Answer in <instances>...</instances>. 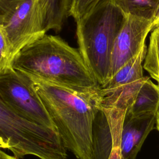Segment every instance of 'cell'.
<instances>
[{
  "label": "cell",
  "instance_id": "cell-1",
  "mask_svg": "<svg viewBox=\"0 0 159 159\" xmlns=\"http://www.w3.org/2000/svg\"><path fill=\"white\" fill-rule=\"evenodd\" d=\"M11 66L32 79L77 91L101 88L78 49L58 35L45 34L22 48Z\"/></svg>",
  "mask_w": 159,
  "mask_h": 159
},
{
  "label": "cell",
  "instance_id": "cell-2",
  "mask_svg": "<svg viewBox=\"0 0 159 159\" xmlns=\"http://www.w3.org/2000/svg\"><path fill=\"white\" fill-rule=\"evenodd\" d=\"M30 79L66 148L78 159H93V124L100 107V88L77 91Z\"/></svg>",
  "mask_w": 159,
  "mask_h": 159
},
{
  "label": "cell",
  "instance_id": "cell-3",
  "mask_svg": "<svg viewBox=\"0 0 159 159\" xmlns=\"http://www.w3.org/2000/svg\"><path fill=\"white\" fill-rule=\"evenodd\" d=\"M125 18L113 0H101L76 22L78 50L100 86L107 81L114 43Z\"/></svg>",
  "mask_w": 159,
  "mask_h": 159
},
{
  "label": "cell",
  "instance_id": "cell-4",
  "mask_svg": "<svg viewBox=\"0 0 159 159\" xmlns=\"http://www.w3.org/2000/svg\"><path fill=\"white\" fill-rule=\"evenodd\" d=\"M0 148L17 159H67V149L57 130L30 122L17 115L0 98Z\"/></svg>",
  "mask_w": 159,
  "mask_h": 159
},
{
  "label": "cell",
  "instance_id": "cell-5",
  "mask_svg": "<svg viewBox=\"0 0 159 159\" xmlns=\"http://www.w3.org/2000/svg\"><path fill=\"white\" fill-rule=\"evenodd\" d=\"M0 98L22 118L57 130L34 88L32 80L12 67L0 71Z\"/></svg>",
  "mask_w": 159,
  "mask_h": 159
},
{
  "label": "cell",
  "instance_id": "cell-6",
  "mask_svg": "<svg viewBox=\"0 0 159 159\" xmlns=\"http://www.w3.org/2000/svg\"><path fill=\"white\" fill-rule=\"evenodd\" d=\"M2 25L12 60L22 48L42 38L47 33L38 0L24 1L9 20Z\"/></svg>",
  "mask_w": 159,
  "mask_h": 159
},
{
  "label": "cell",
  "instance_id": "cell-7",
  "mask_svg": "<svg viewBox=\"0 0 159 159\" xmlns=\"http://www.w3.org/2000/svg\"><path fill=\"white\" fill-rule=\"evenodd\" d=\"M152 30V20L126 16L114 43L107 81L124 64L139 53L145 45L147 35Z\"/></svg>",
  "mask_w": 159,
  "mask_h": 159
},
{
  "label": "cell",
  "instance_id": "cell-8",
  "mask_svg": "<svg viewBox=\"0 0 159 159\" xmlns=\"http://www.w3.org/2000/svg\"><path fill=\"white\" fill-rule=\"evenodd\" d=\"M155 114L136 116L125 114L123 122L120 148L123 159H136L150 132L155 128Z\"/></svg>",
  "mask_w": 159,
  "mask_h": 159
},
{
  "label": "cell",
  "instance_id": "cell-9",
  "mask_svg": "<svg viewBox=\"0 0 159 159\" xmlns=\"http://www.w3.org/2000/svg\"><path fill=\"white\" fill-rule=\"evenodd\" d=\"M46 32H59L70 16L72 0H38Z\"/></svg>",
  "mask_w": 159,
  "mask_h": 159
},
{
  "label": "cell",
  "instance_id": "cell-10",
  "mask_svg": "<svg viewBox=\"0 0 159 159\" xmlns=\"http://www.w3.org/2000/svg\"><path fill=\"white\" fill-rule=\"evenodd\" d=\"M146 44L139 53L124 64L101 88L111 89L125 85L143 77V62L147 52Z\"/></svg>",
  "mask_w": 159,
  "mask_h": 159
},
{
  "label": "cell",
  "instance_id": "cell-11",
  "mask_svg": "<svg viewBox=\"0 0 159 159\" xmlns=\"http://www.w3.org/2000/svg\"><path fill=\"white\" fill-rule=\"evenodd\" d=\"M158 107L159 84L152 82L148 77L140 87L126 114L136 116L146 114H156Z\"/></svg>",
  "mask_w": 159,
  "mask_h": 159
},
{
  "label": "cell",
  "instance_id": "cell-12",
  "mask_svg": "<svg viewBox=\"0 0 159 159\" xmlns=\"http://www.w3.org/2000/svg\"><path fill=\"white\" fill-rule=\"evenodd\" d=\"M109 124L112 146L107 159H123L120 148V137L127 108L118 106H107L101 108Z\"/></svg>",
  "mask_w": 159,
  "mask_h": 159
},
{
  "label": "cell",
  "instance_id": "cell-13",
  "mask_svg": "<svg viewBox=\"0 0 159 159\" xmlns=\"http://www.w3.org/2000/svg\"><path fill=\"white\" fill-rule=\"evenodd\" d=\"M127 16L130 15L153 20L159 0H113Z\"/></svg>",
  "mask_w": 159,
  "mask_h": 159
},
{
  "label": "cell",
  "instance_id": "cell-14",
  "mask_svg": "<svg viewBox=\"0 0 159 159\" xmlns=\"http://www.w3.org/2000/svg\"><path fill=\"white\" fill-rule=\"evenodd\" d=\"M143 68L159 84V27L152 31Z\"/></svg>",
  "mask_w": 159,
  "mask_h": 159
},
{
  "label": "cell",
  "instance_id": "cell-15",
  "mask_svg": "<svg viewBox=\"0 0 159 159\" xmlns=\"http://www.w3.org/2000/svg\"><path fill=\"white\" fill-rule=\"evenodd\" d=\"M101 0H72L70 16L76 22L85 16Z\"/></svg>",
  "mask_w": 159,
  "mask_h": 159
},
{
  "label": "cell",
  "instance_id": "cell-16",
  "mask_svg": "<svg viewBox=\"0 0 159 159\" xmlns=\"http://www.w3.org/2000/svg\"><path fill=\"white\" fill-rule=\"evenodd\" d=\"M26 0H0V25L6 23Z\"/></svg>",
  "mask_w": 159,
  "mask_h": 159
},
{
  "label": "cell",
  "instance_id": "cell-17",
  "mask_svg": "<svg viewBox=\"0 0 159 159\" xmlns=\"http://www.w3.org/2000/svg\"><path fill=\"white\" fill-rule=\"evenodd\" d=\"M12 58L7 40L2 25H0V71L11 67Z\"/></svg>",
  "mask_w": 159,
  "mask_h": 159
},
{
  "label": "cell",
  "instance_id": "cell-18",
  "mask_svg": "<svg viewBox=\"0 0 159 159\" xmlns=\"http://www.w3.org/2000/svg\"><path fill=\"white\" fill-rule=\"evenodd\" d=\"M152 27H153V29L159 27V5L158 6L156 13L152 20Z\"/></svg>",
  "mask_w": 159,
  "mask_h": 159
},
{
  "label": "cell",
  "instance_id": "cell-19",
  "mask_svg": "<svg viewBox=\"0 0 159 159\" xmlns=\"http://www.w3.org/2000/svg\"><path fill=\"white\" fill-rule=\"evenodd\" d=\"M0 159H17L14 156H11L3 152L0 148Z\"/></svg>",
  "mask_w": 159,
  "mask_h": 159
},
{
  "label": "cell",
  "instance_id": "cell-20",
  "mask_svg": "<svg viewBox=\"0 0 159 159\" xmlns=\"http://www.w3.org/2000/svg\"><path fill=\"white\" fill-rule=\"evenodd\" d=\"M155 125H156V129L159 132V107L157 109L155 114Z\"/></svg>",
  "mask_w": 159,
  "mask_h": 159
}]
</instances>
